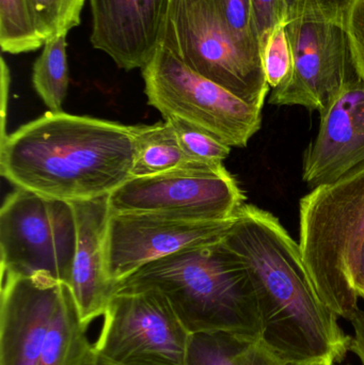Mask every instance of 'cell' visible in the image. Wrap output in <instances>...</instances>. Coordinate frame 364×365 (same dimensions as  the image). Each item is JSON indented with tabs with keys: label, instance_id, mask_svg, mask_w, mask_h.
Here are the masks:
<instances>
[{
	"label": "cell",
	"instance_id": "ba28073f",
	"mask_svg": "<svg viewBox=\"0 0 364 365\" xmlns=\"http://www.w3.org/2000/svg\"><path fill=\"white\" fill-rule=\"evenodd\" d=\"M142 78L147 104L165 120H185L229 147H247L262 125V109L192 72L162 47L142 68Z\"/></svg>",
	"mask_w": 364,
	"mask_h": 365
},
{
	"label": "cell",
	"instance_id": "7c38bea8",
	"mask_svg": "<svg viewBox=\"0 0 364 365\" xmlns=\"http://www.w3.org/2000/svg\"><path fill=\"white\" fill-rule=\"evenodd\" d=\"M234 217L222 221H189L156 214L110 212L106 238L109 279L115 285L156 259L222 240Z\"/></svg>",
	"mask_w": 364,
	"mask_h": 365
},
{
	"label": "cell",
	"instance_id": "7a4b0ae2",
	"mask_svg": "<svg viewBox=\"0 0 364 365\" xmlns=\"http://www.w3.org/2000/svg\"><path fill=\"white\" fill-rule=\"evenodd\" d=\"M136 125L48 113L1 139L0 175L62 201L110 195L132 179Z\"/></svg>",
	"mask_w": 364,
	"mask_h": 365
},
{
	"label": "cell",
	"instance_id": "6da1fadb",
	"mask_svg": "<svg viewBox=\"0 0 364 365\" xmlns=\"http://www.w3.org/2000/svg\"><path fill=\"white\" fill-rule=\"evenodd\" d=\"M247 266L258 299L261 342L286 365H335L350 338L316 295L299 242L279 219L244 204L224 237Z\"/></svg>",
	"mask_w": 364,
	"mask_h": 365
},
{
	"label": "cell",
	"instance_id": "f1b7e54d",
	"mask_svg": "<svg viewBox=\"0 0 364 365\" xmlns=\"http://www.w3.org/2000/svg\"><path fill=\"white\" fill-rule=\"evenodd\" d=\"M83 365H119L113 364V362L109 361V360L105 359L102 356L98 355L93 349L90 351L89 355L85 358Z\"/></svg>",
	"mask_w": 364,
	"mask_h": 365
},
{
	"label": "cell",
	"instance_id": "83f0119b",
	"mask_svg": "<svg viewBox=\"0 0 364 365\" xmlns=\"http://www.w3.org/2000/svg\"><path fill=\"white\" fill-rule=\"evenodd\" d=\"M350 285L358 297L364 299V242L360 257H359L358 266L350 279Z\"/></svg>",
	"mask_w": 364,
	"mask_h": 365
},
{
	"label": "cell",
	"instance_id": "5b68a950",
	"mask_svg": "<svg viewBox=\"0 0 364 365\" xmlns=\"http://www.w3.org/2000/svg\"><path fill=\"white\" fill-rule=\"evenodd\" d=\"M1 280L0 365H83L93 345L70 285L46 274Z\"/></svg>",
	"mask_w": 364,
	"mask_h": 365
},
{
	"label": "cell",
	"instance_id": "cb8c5ba5",
	"mask_svg": "<svg viewBox=\"0 0 364 365\" xmlns=\"http://www.w3.org/2000/svg\"><path fill=\"white\" fill-rule=\"evenodd\" d=\"M353 0H282L284 24L309 13L344 19Z\"/></svg>",
	"mask_w": 364,
	"mask_h": 365
},
{
	"label": "cell",
	"instance_id": "2e32d148",
	"mask_svg": "<svg viewBox=\"0 0 364 365\" xmlns=\"http://www.w3.org/2000/svg\"><path fill=\"white\" fill-rule=\"evenodd\" d=\"M187 365H286L260 339L228 332L192 334Z\"/></svg>",
	"mask_w": 364,
	"mask_h": 365
},
{
	"label": "cell",
	"instance_id": "9c48e42d",
	"mask_svg": "<svg viewBox=\"0 0 364 365\" xmlns=\"http://www.w3.org/2000/svg\"><path fill=\"white\" fill-rule=\"evenodd\" d=\"M245 200L224 164L192 163L160 175L132 178L109 195V205L111 212L222 221L233 218Z\"/></svg>",
	"mask_w": 364,
	"mask_h": 365
},
{
	"label": "cell",
	"instance_id": "4fadbf2b",
	"mask_svg": "<svg viewBox=\"0 0 364 365\" xmlns=\"http://www.w3.org/2000/svg\"><path fill=\"white\" fill-rule=\"evenodd\" d=\"M364 163V81H350L321 115L320 128L303 154L309 188L331 184Z\"/></svg>",
	"mask_w": 364,
	"mask_h": 365
},
{
	"label": "cell",
	"instance_id": "e0dca14e",
	"mask_svg": "<svg viewBox=\"0 0 364 365\" xmlns=\"http://www.w3.org/2000/svg\"><path fill=\"white\" fill-rule=\"evenodd\" d=\"M170 122L136 125L132 178L150 177L192 164Z\"/></svg>",
	"mask_w": 364,
	"mask_h": 365
},
{
	"label": "cell",
	"instance_id": "603a6c76",
	"mask_svg": "<svg viewBox=\"0 0 364 365\" xmlns=\"http://www.w3.org/2000/svg\"><path fill=\"white\" fill-rule=\"evenodd\" d=\"M265 77L271 89L284 85L293 72V53L286 24L276 28L262 53Z\"/></svg>",
	"mask_w": 364,
	"mask_h": 365
},
{
	"label": "cell",
	"instance_id": "484cf974",
	"mask_svg": "<svg viewBox=\"0 0 364 365\" xmlns=\"http://www.w3.org/2000/svg\"><path fill=\"white\" fill-rule=\"evenodd\" d=\"M254 21L260 38L261 51H264L269 38L278 26L284 24L282 0H251Z\"/></svg>",
	"mask_w": 364,
	"mask_h": 365
},
{
	"label": "cell",
	"instance_id": "4316f807",
	"mask_svg": "<svg viewBox=\"0 0 364 365\" xmlns=\"http://www.w3.org/2000/svg\"><path fill=\"white\" fill-rule=\"evenodd\" d=\"M354 328L355 336L350 340V351L356 354L364 365V312L359 309L350 319Z\"/></svg>",
	"mask_w": 364,
	"mask_h": 365
},
{
	"label": "cell",
	"instance_id": "44dd1931",
	"mask_svg": "<svg viewBox=\"0 0 364 365\" xmlns=\"http://www.w3.org/2000/svg\"><path fill=\"white\" fill-rule=\"evenodd\" d=\"M170 122L184 153L189 160L209 165H222L232 148L218 140L203 128L180 118L165 120Z\"/></svg>",
	"mask_w": 364,
	"mask_h": 365
},
{
	"label": "cell",
	"instance_id": "ffe728a7",
	"mask_svg": "<svg viewBox=\"0 0 364 365\" xmlns=\"http://www.w3.org/2000/svg\"><path fill=\"white\" fill-rule=\"evenodd\" d=\"M36 27L46 42L80 25L85 0H28Z\"/></svg>",
	"mask_w": 364,
	"mask_h": 365
},
{
	"label": "cell",
	"instance_id": "30bf717a",
	"mask_svg": "<svg viewBox=\"0 0 364 365\" xmlns=\"http://www.w3.org/2000/svg\"><path fill=\"white\" fill-rule=\"evenodd\" d=\"M344 21L309 13L286 23L293 72L284 85L273 89L269 104L305 107L322 115L358 77Z\"/></svg>",
	"mask_w": 364,
	"mask_h": 365
},
{
	"label": "cell",
	"instance_id": "3957f363",
	"mask_svg": "<svg viewBox=\"0 0 364 365\" xmlns=\"http://www.w3.org/2000/svg\"><path fill=\"white\" fill-rule=\"evenodd\" d=\"M160 292L190 334L228 332L260 339L258 299L247 266L224 238L139 268L117 292Z\"/></svg>",
	"mask_w": 364,
	"mask_h": 365
},
{
	"label": "cell",
	"instance_id": "8992f818",
	"mask_svg": "<svg viewBox=\"0 0 364 365\" xmlns=\"http://www.w3.org/2000/svg\"><path fill=\"white\" fill-rule=\"evenodd\" d=\"M160 47L192 72L263 109L271 89L263 63L235 42L215 0H171Z\"/></svg>",
	"mask_w": 364,
	"mask_h": 365
},
{
	"label": "cell",
	"instance_id": "7402d4cb",
	"mask_svg": "<svg viewBox=\"0 0 364 365\" xmlns=\"http://www.w3.org/2000/svg\"><path fill=\"white\" fill-rule=\"evenodd\" d=\"M215 2L235 42L263 63L251 0H215Z\"/></svg>",
	"mask_w": 364,
	"mask_h": 365
},
{
	"label": "cell",
	"instance_id": "ac0fdd59",
	"mask_svg": "<svg viewBox=\"0 0 364 365\" xmlns=\"http://www.w3.org/2000/svg\"><path fill=\"white\" fill-rule=\"evenodd\" d=\"M32 83L41 100L53 113L62 111L68 88L66 36L45 42L32 71Z\"/></svg>",
	"mask_w": 364,
	"mask_h": 365
},
{
	"label": "cell",
	"instance_id": "d4e9b609",
	"mask_svg": "<svg viewBox=\"0 0 364 365\" xmlns=\"http://www.w3.org/2000/svg\"><path fill=\"white\" fill-rule=\"evenodd\" d=\"M344 24L350 41L355 70L359 78L364 81V0H353Z\"/></svg>",
	"mask_w": 364,
	"mask_h": 365
},
{
	"label": "cell",
	"instance_id": "5bb4252c",
	"mask_svg": "<svg viewBox=\"0 0 364 365\" xmlns=\"http://www.w3.org/2000/svg\"><path fill=\"white\" fill-rule=\"evenodd\" d=\"M171 0H90L92 46L120 68L142 70L160 46Z\"/></svg>",
	"mask_w": 364,
	"mask_h": 365
},
{
	"label": "cell",
	"instance_id": "9a60e30c",
	"mask_svg": "<svg viewBox=\"0 0 364 365\" xmlns=\"http://www.w3.org/2000/svg\"><path fill=\"white\" fill-rule=\"evenodd\" d=\"M76 220V248L71 289L83 325L102 317L115 294L106 264L109 195L71 202Z\"/></svg>",
	"mask_w": 364,
	"mask_h": 365
},
{
	"label": "cell",
	"instance_id": "8fae6325",
	"mask_svg": "<svg viewBox=\"0 0 364 365\" xmlns=\"http://www.w3.org/2000/svg\"><path fill=\"white\" fill-rule=\"evenodd\" d=\"M190 338L160 292H117L93 347L119 365H187Z\"/></svg>",
	"mask_w": 364,
	"mask_h": 365
},
{
	"label": "cell",
	"instance_id": "d6986e66",
	"mask_svg": "<svg viewBox=\"0 0 364 365\" xmlns=\"http://www.w3.org/2000/svg\"><path fill=\"white\" fill-rule=\"evenodd\" d=\"M28 0H0V46L4 53H30L44 46Z\"/></svg>",
	"mask_w": 364,
	"mask_h": 365
},
{
	"label": "cell",
	"instance_id": "52a82bcc",
	"mask_svg": "<svg viewBox=\"0 0 364 365\" xmlns=\"http://www.w3.org/2000/svg\"><path fill=\"white\" fill-rule=\"evenodd\" d=\"M76 220L71 202L15 188L0 210L1 277L46 274L71 285Z\"/></svg>",
	"mask_w": 364,
	"mask_h": 365
},
{
	"label": "cell",
	"instance_id": "277c9868",
	"mask_svg": "<svg viewBox=\"0 0 364 365\" xmlns=\"http://www.w3.org/2000/svg\"><path fill=\"white\" fill-rule=\"evenodd\" d=\"M298 242L316 295L350 321L359 310L350 279L364 242V163L301 197Z\"/></svg>",
	"mask_w": 364,
	"mask_h": 365
}]
</instances>
